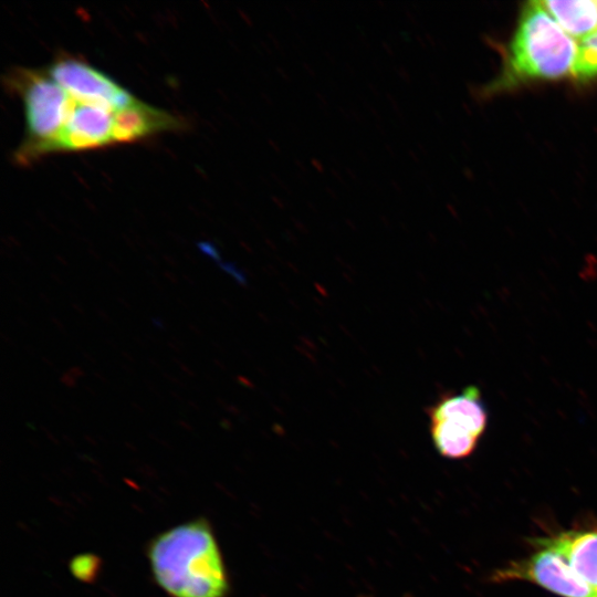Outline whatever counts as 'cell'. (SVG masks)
Here are the masks:
<instances>
[{
    "label": "cell",
    "instance_id": "cell-4",
    "mask_svg": "<svg viewBox=\"0 0 597 597\" xmlns=\"http://www.w3.org/2000/svg\"><path fill=\"white\" fill-rule=\"evenodd\" d=\"M436 450L448 459L469 457L483 436L489 413L479 387L443 394L427 409Z\"/></svg>",
    "mask_w": 597,
    "mask_h": 597
},
{
    "label": "cell",
    "instance_id": "cell-8",
    "mask_svg": "<svg viewBox=\"0 0 597 597\" xmlns=\"http://www.w3.org/2000/svg\"><path fill=\"white\" fill-rule=\"evenodd\" d=\"M184 127L185 122L178 116L136 100L115 112L113 143L115 145L140 142L149 136Z\"/></svg>",
    "mask_w": 597,
    "mask_h": 597
},
{
    "label": "cell",
    "instance_id": "cell-12",
    "mask_svg": "<svg viewBox=\"0 0 597 597\" xmlns=\"http://www.w3.org/2000/svg\"><path fill=\"white\" fill-rule=\"evenodd\" d=\"M98 559L93 555H80L71 562L72 574L81 580H91L95 577Z\"/></svg>",
    "mask_w": 597,
    "mask_h": 597
},
{
    "label": "cell",
    "instance_id": "cell-9",
    "mask_svg": "<svg viewBox=\"0 0 597 597\" xmlns=\"http://www.w3.org/2000/svg\"><path fill=\"white\" fill-rule=\"evenodd\" d=\"M537 543L561 554L575 573L597 590V532H566Z\"/></svg>",
    "mask_w": 597,
    "mask_h": 597
},
{
    "label": "cell",
    "instance_id": "cell-2",
    "mask_svg": "<svg viewBox=\"0 0 597 597\" xmlns=\"http://www.w3.org/2000/svg\"><path fill=\"white\" fill-rule=\"evenodd\" d=\"M577 45L540 1L523 6L503 69L490 90L512 88L572 74Z\"/></svg>",
    "mask_w": 597,
    "mask_h": 597
},
{
    "label": "cell",
    "instance_id": "cell-10",
    "mask_svg": "<svg viewBox=\"0 0 597 597\" xmlns=\"http://www.w3.org/2000/svg\"><path fill=\"white\" fill-rule=\"evenodd\" d=\"M544 9L570 36L585 39L597 31V1H542Z\"/></svg>",
    "mask_w": 597,
    "mask_h": 597
},
{
    "label": "cell",
    "instance_id": "cell-6",
    "mask_svg": "<svg viewBox=\"0 0 597 597\" xmlns=\"http://www.w3.org/2000/svg\"><path fill=\"white\" fill-rule=\"evenodd\" d=\"M493 580L530 582L562 597H597V590L584 582L561 554L547 547L496 570Z\"/></svg>",
    "mask_w": 597,
    "mask_h": 597
},
{
    "label": "cell",
    "instance_id": "cell-7",
    "mask_svg": "<svg viewBox=\"0 0 597 597\" xmlns=\"http://www.w3.org/2000/svg\"><path fill=\"white\" fill-rule=\"evenodd\" d=\"M115 112L95 104L76 101L72 116L64 127L55 151L93 150L113 143Z\"/></svg>",
    "mask_w": 597,
    "mask_h": 597
},
{
    "label": "cell",
    "instance_id": "cell-14",
    "mask_svg": "<svg viewBox=\"0 0 597 597\" xmlns=\"http://www.w3.org/2000/svg\"><path fill=\"white\" fill-rule=\"evenodd\" d=\"M72 376H76V377H80V376H83V371L77 368V367H73L70 369L69 371Z\"/></svg>",
    "mask_w": 597,
    "mask_h": 597
},
{
    "label": "cell",
    "instance_id": "cell-11",
    "mask_svg": "<svg viewBox=\"0 0 597 597\" xmlns=\"http://www.w3.org/2000/svg\"><path fill=\"white\" fill-rule=\"evenodd\" d=\"M572 74L580 82L597 78V31L583 39L577 46Z\"/></svg>",
    "mask_w": 597,
    "mask_h": 597
},
{
    "label": "cell",
    "instance_id": "cell-5",
    "mask_svg": "<svg viewBox=\"0 0 597 597\" xmlns=\"http://www.w3.org/2000/svg\"><path fill=\"white\" fill-rule=\"evenodd\" d=\"M46 71L72 98L81 103L116 112L137 100L106 73L71 55H60Z\"/></svg>",
    "mask_w": 597,
    "mask_h": 597
},
{
    "label": "cell",
    "instance_id": "cell-15",
    "mask_svg": "<svg viewBox=\"0 0 597 597\" xmlns=\"http://www.w3.org/2000/svg\"><path fill=\"white\" fill-rule=\"evenodd\" d=\"M166 276L169 277L172 282H176V279H174L170 273H167Z\"/></svg>",
    "mask_w": 597,
    "mask_h": 597
},
{
    "label": "cell",
    "instance_id": "cell-13",
    "mask_svg": "<svg viewBox=\"0 0 597 597\" xmlns=\"http://www.w3.org/2000/svg\"><path fill=\"white\" fill-rule=\"evenodd\" d=\"M61 381L69 386V387H74L75 385V380L73 378V376L70 374V373H65L62 377H61Z\"/></svg>",
    "mask_w": 597,
    "mask_h": 597
},
{
    "label": "cell",
    "instance_id": "cell-3",
    "mask_svg": "<svg viewBox=\"0 0 597 597\" xmlns=\"http://www.w3.org/2000/svg\"><path fill=\"white\" fill-rule=\"evenodd\" d=\"M6 81L24 105L27 136L15 151L17 163L28 165L55 153L76 101L49 75L46 69L17 67L9 72Z\"/></svg>",
    "mask_w": 597,
    "mask_h": 597
},
{
    "label": "cell",
    "instance_id": "cell-1",
    "mask_svg": "<svg viewBox=\"0 0 597 597\" xmlns=\"http://www.w3.org/2000/svg\"><path fill=\"white\" fill-rule=\"evenodd\" d=\"M147 556L154 579L170 597H226L229 590L219 545L203 519L161 532Z\"/></svg>",
    "mask_w": 597,
    "mask_h": 597
}]
</instances>
